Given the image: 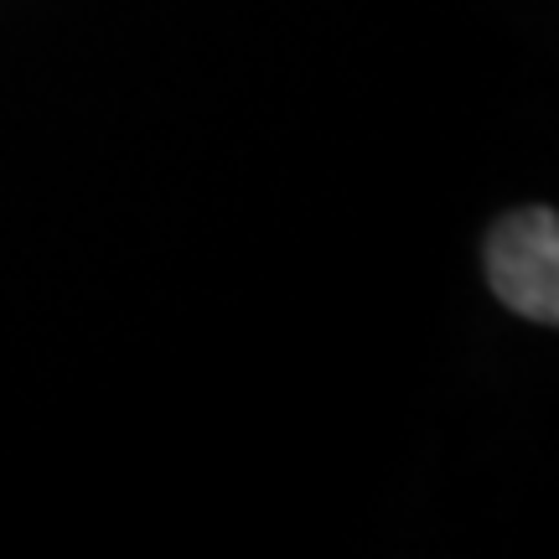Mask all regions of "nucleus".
I'll return each instance as SVG.
<instances>
[{
	"instance_id": "1",
	"label": "nucleus",
	"mask_w": 559,
	"mask_h": 559,
	"mask_svg": "<svg viewBox=\"0 0 559 559\" xmlns=\"http://www.w3.org/2000/svg\"><path fill=\"white\" fill-rule=\"evenodd\" d=\"M487 280L519 317L559 321V218L549 207H519L487 239Z\"/></svg>"
}]
</instances>
